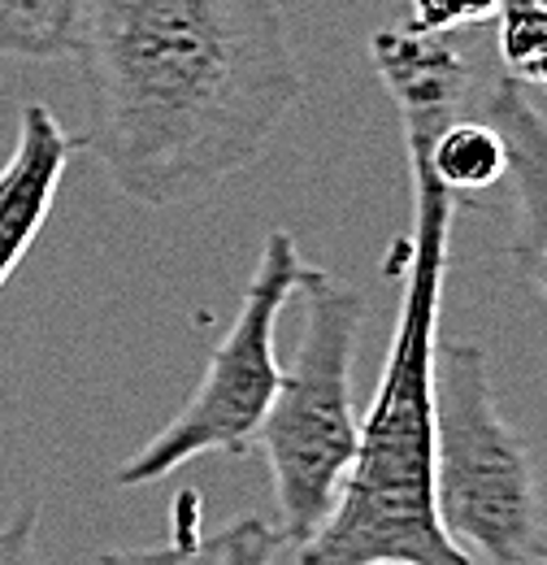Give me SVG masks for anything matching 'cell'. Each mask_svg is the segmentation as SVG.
Listing matches in <instances>:
<instances>
[{
	"label": "cell",
	"mask_w": 547,
	"mask_h": 565,
	"mask_svg": "<svg viewBox=\"0 0 547 565\" xmlns=\"http://www.w3.org/2000/svg\"><path fill=\"white\" fill-rule=\"evenodd\" d=\"M92 148L143 210L244 174L304 92L278 0H83Z\"/></svg>",
	"instance_id": "cell-1"
},
{
	"label": "cell",
	"mask_w": 547,
	"mask_h": 565,
	"mask_svg": "<svg viewBox=\"0 0 547 565\" xmlns=\"http://www.w3.org/2000/svg\"><path fill=\"white\" fill-rule=\"evenodd\" d=\"M435 136V127H405L412 231L396 331L340 500L322 531L296 548L300 565H474L435 513V344L457 217V196L426 161Z\"/></svg>",
	"instance_id": "cell-2"
},
{
	"label": "cell",
	"mask_w": 547,
	"mask_h": 565,
	"mask_svg": "<svg viewBox=\"0 0 547 565\" xmlns=\"http://www.w3.org/2000/svg\"><path fill=\"white\" fill-rule=\"evenodd\" d=\"M304 331L291 370H282L257 444L266 448L278 500V531L304 548L340 500L343 475L356 457L352 361L365 327V300L331 270L309 266L300 291Z\"/></svg>",
	"instance_id": "cell-3"
},
{
	"label": "cell",
	"mask_w": 547,
	"mask_h": 565,
	"mask_svg": "<svg viewBox=\"0 0 547 565\" xmlns=\"http://www.w3.org/2000/svg\"><path fill=\"white\" fill-rule=\"evenodd\" d=\"M435 513L486 565H539V492L522 435L500 414L486 353L435 344Z\"/></svg>",
	"instance_id": "cell-4"
},
{
	"label": "cell",
	"mask_w": 547,
	"mask_h": 565,
	"mask_svg": "<svg viewBox=\"0 0 547 565\" xmlns=\"http://www.w3.org/2000/svg\"><path fill=\"white\" fill-rule=\"evenodd\" d=\"M304 270H309V262L300 257L296 239L287 231H270L261 244L257 270L244 287L239 313L226 327V335L217 340L196 392L127 466H118L114 479L122 488L161 483L179 466L208 457V452L244 457L257 444V430L266 423V409H270L278 379H282V370L274 361V327H278V313L287 309V300L300 291Z\"/></svg>",
	"instance_id": "cell-5"
},
{
	"label": "cell",
	"mask_w": 547,
	"mask_h": 565,
	"mask_svg": "<svg viewBox=\"0 0 547 565\" xmlns=\"http://www.w3.org/2000/svg\"><path fill=\"white\" fill-rule=\"evenodd\" d=\"M74 152H78V140L57 122L49 105L40 100L22 105L18 140L9 161L0 166V287L13 279L35 235L44 231Z\"/></svg>",
	"instance_id": "cell-6"
},
{
	"label": "cell",
	"mask_w": 547,
	"mask_h": 565,
	"mask_svg": "<svg viewBox=\"0 0 547 565\" xmlns=\"http://www.w3.org/2000/svg\"><path fill=\"white\" fill-rule=\"evenodd\" d=\"M482 118L504 143V179L517 192V262L547 300V122L530 87L500 74L486 87Z\"/></svg>",
	"instance_id": "cell-7"
},
{
	"label": "cell",
	"mask_w": 547,
	"mask_h": 565,
	"mask_svg": "<svg viewBox=\"0 0 547 565\" xmlns=\"http://www.w3.org/2000/svg\"><path fill=\"white\" fill-rule=\"evenodd\" d=\"M369 57H374L383 87L392 92L405 127H439L443 131L452 118H461L474 74L443 35L412 31V26H387L369 40Z\"/></svg>",
	"instance_id": "cell-8"
},
{
	"label": "cell",
	"mask_w": 547,
	"mask_h": 565,
	"mask_svg": "<svg viewBox=\"0 0 547 565\" xmlns=\"http://www.w3.org/2000/svg\"><path fill=\"white\" fill-rule=\"evenodd\" d=\"M205 495L183 488L174 495V531L165 544L152 548H109L92 565H274L278 548L287 544L278 522L266 513H244L239 522L205 535L201 526Z\"/></svg>",
	"instance_id": "cell-9"
},
{
	"label": "cell",
	"mask_w": 547,
	"mask_h": 565,
	"mask_svg": "<svg viewBox=\"0 0 547 565\" xmlns=\"http://www.w3.org/2000/svg\"><path fill=\"white\" fill-rule=\"evenodd\" d=\"M426 161L452 196H474L504 179V143L486 118H452L426 143Z\"/></svg>",
	"instance_id": "cell-10"
},
{
	"label": "cell",
	"mask_w": 547,
	"mask_h": 565,
	"mask_svg": "<svg viewBox=\"0 0 547 565\" xmlns=\"http://www.w3.org/2000/svg\"><path fill=\"white\" fill-rule=\"evenodd\" d=\"M83 0H0V57L57 62L78 53Z\"/></svg>",
	"instance_id": "cell-11"
},
{
	"label": "cell",
	"mask_w": 547,
	"mask_h": 565,
	"mask_svg": "<svg viewBox=\"0 0 547 565\" xmlns=\"http://www.w3.org/2000/svg\"><path fill=\"white\" fill-rule=\"evenodd\" d=\"M495 22L504 74L547 92V0H504Z\"/></svg>",
	"instance_id": "cell-12"
},
{
	"label": "cell",
	"mask_w": 547,
	"mask_h": 565,
	"mask_svg": "<svg viewBox=\"0 0 547 565\" xmlns=\"http://www.w3.org/2000/svg\"><path fill=\"white\" fill-rule=\"evenodd\" d=\"M504 0H409V26L412 31H461V26H479L500 13Z\"/></svg>",
	"instance_id": "cell-13"
},
{
	"label": "cell",
	"mask_w": 547,
	"mask_h": 565,
	"mask_svg": "<svg viewBox=\"0 0 547 565\" xmlns=\"http://www.w3.org/2000/svg\"><path fill=\"white\" fill-rule=\"evenodd\" d=\"M44 504L31 500L9 522H0V565H35V535H40Z\"/></svg>",
	"instance_id": "cell-14"
},
{
	"label": "cell",
	"mask_w": 547,
	"mask_h": 565,
	"mask_svg": "<svg viewBox=\"0 0 547 565\" xmlns=\"http://www.w3.org/2000/svg\"><path fill=\"white\" fill-rule=\"evenodd\" d=\"M539 565H547V548H544V557H539Z\"/></svg>",
	"instance_id": "cell-15"
}]
</instances>
